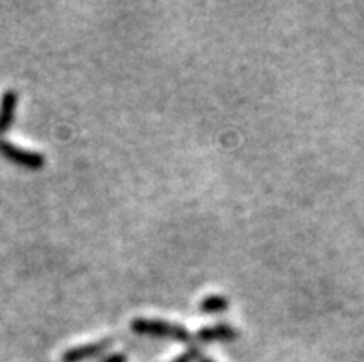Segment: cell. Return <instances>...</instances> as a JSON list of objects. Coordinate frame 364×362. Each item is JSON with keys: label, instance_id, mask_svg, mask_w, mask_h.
<instances>
[{"label": "cell", "instance_id": "obj_7", "mask_svg": "<svg viewBox=\"0 0 364 362\" xmlns=\"http://www.w3.org/2000/svg\"><path fill=\"white\" fill-rule=\"evenodd\" d=\"M198 358H200V349H198L197 346H191V348L185 349L180 357L174 358L172 362H197Z\"/></svg>", "mask_w": 364, "mask_h": 362}, {"label": "cell", "instance_id": "obj_9", "mask_svg": "<svg viewBox=\"0 0 364 362\" xmlns=\"http://www.w3.org/2000/svg\"><path fill=\"white\" fill-rule=\"evenodd\" d=\"M200 362H213V361H211V358H202Z\"/></svg>", "mask_w": 364, "mask_h": 362}, {"label": "cell", "instance_id": "obj_2", "mask_svg": "<svg viewBox=\"0 0 364 362\" xmlns=\"http://www.w3.org/2000/svg\"><path fill=\"white\" fill-rule=\"evenodd\" d=\"M0 155L6 157V159H10L15 165L24 166V169L39 170L45 166V155L24 150L21 146L13 145L10 141H4V139H0Z\"/></svg>", "mask_w": 364, "mask_h": 362}, {"label": "cell", "instance_id": "obj_1", "mask_svg": "<svg viewBox=\"0 0 364 362\" xmlns=\"http://www.w3.org/2000/svg\"><path fill=\"white\" fill-rule=\"evenodd\" d=\"M131 331L137 334H148L159 339H172L176 342H189V333L182 324H172L167 320H152V318H136L131 322Z\"/></svg>", "mask_w": 364, "mask_h": 362}, {"label": "cell", "instance_id": "obj_6", "mask_svg": "<svg viewBox=\"0 0 364 362\" xmlns=\"http://www.w3.org/2000/svg\"><path fill=\"white\" fill-rule=\"evenodd\" d=\"M198 307H200V312H206V315H220V312L228 310L229 300L222 294H211V296L204 298Z\"/></svg>", "mask_w": 364, "mask_h": 362}, {"label": "cell", "instance_id": "obj_8", "mask_svg": "<svg viewBox=\"0 0 364 362\" xmlns=\"http://www.w3.org/2000/svg\"><path fill=\"white\" fill-rule=\"evenodd\" d=\"M100 362H128V357H126V353H111V355L102 357V361Z\"/></svg>", "mask_w": 364, "mask_h": 362}, {"label": "cell", "instance_id": "obj_4", "mask_svg": "<svg viewBox=\"0 0 364 362\" xmlns=\"http://www.w3.org/2000/svg\"><path fill=\"white\" fill-rule=\"evenodd\" d=\"M238 336V331L229 324H216L211 327H204L197 333V340L200 342H229Z\"/></svg>", "mask_w": 364, "mask_h": 362}, {"label": "cell", "instance_id": "obj_3", "mask_svg": "<svg viewBox=\"0 0 364 362\" xmlns=\"http://www.w3.org/2000/svg\"><path fill=\"white\" fill-rule=\"evenodd\" d=\"M113 339H102L96 340V342L91 344H82V346H76V348H70L63 353L61 361L63 362H82L87 361V358H94L102 355L104 351H108L111 348Z\"/></svg>", "mask_w": 364, "mask_h": 362}, {"label": "cell", "instance_id": "obj_5", "mask_svg": "<svg viewBox=\"0 0 364 362\" xmlns=\"http://www.w3.org/2000/svg\"><path fill=\"white\" fill-rule=\"evenodd\" d=\"M17 102H19V94L15 91L10 89L2 94V102H0V135L8 132L11 124H13Z\"/></svg>", "mask_w": 364, "mask_h": 362}]
</instances>
